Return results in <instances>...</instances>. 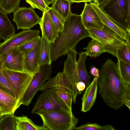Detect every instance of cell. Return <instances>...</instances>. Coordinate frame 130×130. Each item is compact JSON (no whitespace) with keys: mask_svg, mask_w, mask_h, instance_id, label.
Returning <instances> with one entry per match:
<instances>
[{"mask_svg":"<svg viewBox=\"0 0 130 130\" xmlns=\"http://www.w3.org/2000/svg\"><path fill=\"white\" fill-rule=\"evenodd\" d=\"M97 83L100 95L110 108L118 110L123 105L124 100L130 98V84L123 82L117 64L111 59L102 66Z\"/></svg>","mask_w":130,"mask_h":130,"instance_id":"1","label":"cell"},{"mask_svg":"<svg viewBox=\"0 0 130 130\" xmlns=\"http://www.w3.org/2000/svg\"><path fill=\"white\" fill-rule=\"evenodd\" d=\"M88 37V33L83 24L80 15L71 12L64 21L63 31L59 33L54 42L51 43L52 62L67 54L69 51L75 48L80 40Z\"/></svg>","mask_w":130,"mask_h":130,"instance_id":"2","label":"cell"},{"mask_svg":"<svg viewBox=\"0 0 130 130\" xmlns=\"http://www.w3.org/2000/svg\"><path fill=\"white\" fill-rule=\"evenodd\" d=\"M36 114L40 117L43 125L48 130H73L78 121L70 112L40 111Z\"/></svg>","mask_w":130,"mask_h":130,"instance_id":"3","label":"cell"},{"mask_svg":"<svg viewBox=\"0 0 130 130\" xmlns=\"http://www.w3.org/2000/svg\"><path fill=\"white\" fill-rule=\"evenodd\" d=\"M100 8L115 23L130 32V0H109Z\"/></svg>","mask_w":130,"mask_h":130,"instance_id":"4","label":"cell"},{"mask_svg":"<svg viewBox=\"0 0 130 130\" xmlns=\"http://www.w3.org/2000/svg\"><path fill=\"white\" fill-rule=\"evenodd\" d=\"M89 37L98 41L103 46L106 52L116 57V50L126 41L115 31L104 25L100 30H87Z\"/></svg>","mask_w":130,"mask_h":130,"instance_id":"5","label":"cell"},{"mask_svg":"<svg viewBox=\"0 0 130 130\" xmlns=\"http://www.w3.org/2000/svg\"><path fill=\"white\" fill-rule=\"evenodd\" d=\"M40 111H62L71 112L66 104L60 98L54 88L46 90L38 97L31 112Z\"/></svg>","mask_w":130,"mask_h":130,"instance_id":"6","label":"cell"},{"mask_svg":"<svg viewBox=\"0 0 130 130\" xmlns=\"http://www.w3.org/2000/svg\"><path fill=\"white\" fill-rule=\"evenodd\" d=\"M52 72L51 64H44L40 66L39 71L34 75L28 87L19 102L20 106L22 104L28 106L30 104L36 93L50 78Z\"/></svg>","mask_w":130,"mask_h":130,"instance_id":"7","label":"cell"},{"mask_svg":"<svg viewBox=\"0 0 130 130\" xmlns=\"http://www.w3.org/2000/svg\"><path fill=\"white\" fill-rule=\"evenodd\" d=\"M4 75L14 90L18 103L31 83L33 76L25 72L3 70Z\"/></svg>","mask_w":130,"mask_h":130,"instance_id":"8","label":"cell"},{"mask_svg":"<svg viewBox=\"0 0 130 130\" xmlns=\"http://www.w3.org/2000/svg\"><path fill=\"white\" fill-rule=\"evenodd\" d=\"M78 53L75 48L69 52L67 58L64 62L62 72L71 86L74 104L76 102L77 95L79 94L76 87L77 83L80 82L77 67L76 57Z\"/></svg>","mask_w":130,"mask_h":130,"instance_id":"9","label":"cell"},{"mask_svg":"<svg viewBox=\"0 0 130 130\" xmlns=\"http://www.w3.org/2000/svg\"><path fill=\"white\" fill-rule=\"evenodd\" d=\"M13 21L17 25V29H30L41 21L40 18L31 7H19L13 12Z\"/></svg>","mask_w":130,"mask_h":130,"instance_id":"10","label":"cell"},{"mask_svg":"<svg viewBox=\"0 0 130 130\" xmlns=\"http://www.w3.org/2000/svg\"><path fill=\"white\" fill-rule=\"evenodd\" d=\"M40 33L39 30L29 29L23 30L19 33L14 34L0 44V55L37 37L40 36Z\"/></svg>","mask_w":130,"mask_h":130,"instance_id":"11","label":"cell"},{"mask_svg":"<svg viewBox=\"0 0 130 130\" xmlns=\"http://www.w3.org/2000/svg\"><path fill=\"white\" fill-rule=\"evenodd\" d=\"M1 56L0 69L24 72V56L18 47L10 50Z\"/></svg>","mask_w":130,"mask_h":130,"instance_id":"12","label":"cell"},{"mask_svg":"<svg viewBox=\"0 0 130 130\" xmlns=\"http://www.w3.org/2000/svg\"><path fill=\"white\" fill-rule=\"evenodd\" d=\"M80 15L83 24L87 30H100L103 27L104 24L90 3H85L84 8Z\"/></svg>","mask_w":130,"mask_h":130,"instance_id":"13","label":"cell"},{"mask_svg":"<svg viewBox=\"0 0 130 130\" xmlns=\"http://www.w3.org/2000/svg\"><path fill=\"white\" fill-rule=\"evenodd\" d=\"M41 41L24 57V70L25 72L34 76L39 70Z\"/></svg>","mask_w":130,"mask_h":130,"instance_id":"14","label":"cell"},{"mask_svg":"<svg viewBox=\"0 0 130 130\" xmlns=\"http://www.w3.org/2000/svg\"><path fill=\"white\" fill-rule=\"evenodd\" d=\"M98 78L94 77L93 80L87 87L81 99V111L86 112L90 110L94 105L96 97Z\"/></svg>","mask_w":130,"mask_h":130,"instance_id":"15","label":"cell"},{"mask_svg":"<svg viewBox=\"0 0 130 130\" xmlns=\"http://www.w3.org/2000/svg\"><path fill=\"white\" fill-rule=\"evenodd\" d=\"M41 19L39 24L42 36L51 43H54L58 37L59 32L53 24L47 11L43 12Z\"/></svg>","mask_w":130,"mask_h":130,"instance_id":"16","label":"cell"},{"mask_svg":"<svg viewBox=\"0 0 130 130\" xmlns=\"http://www.w3.org/2000/svg\"><path fill=\"white\" fill-rule=\"evenodd\" d=\"M89 3L104 25L115 31L125 41L127 35V32L113 21L98 5L92 2Z\"/></svg>","mask_w":130,"mask_h":130,"instance_id":"17","label":"cell"},{"mask_svg":"<svg viewBox=\"0 0 130 130\" xmlns=\"http://www.w3.org/2000/svg\"><path fill=\"white\" fill-rule=\"evenodd\" d=\"M0 105L3 115L14 114L20 107L16 98L0 89Z\"/></svg>","mask_w":130,"mask_h":130,"instance_id":"18","label":"cell"},{"mask_svg":"<svg viewBox=\"0 0 130 130\" xmlns=\"http://www.w3.org/2000/svg\"><path fill=\"white\" fill-rule=\"evenodd\" d=\"M47 80L40 87L39 91H44L52 88L61 87L68 89L72 95L71 86L63 72H59L55 77L50 78Z\"/></svg>","mask_w":130,"mask_h":130,"instance_id":"19","label":"cell"},{"mask_svg":"<svg viewBox=\"0 0 130 130\" xmlns=\"http://www.w3.org/2000/svg\"><path fill=\"white\" fill-rule=\"evenodd\" d=\"M15 28L7 14L0 8V39L5 41L15 34Z\"/></svg>","mask_w":130,"mask_h":130,"instance_id":"20","label":"cell"},{"mask_svg":"<svg viewBox=\"0 0 130 130\" xmlns=\"http://www.w3.org/2000/svg\"><path fill=\"white\" fill-rule=\"evenodd\" d=\"M78 59L77 61V67L80 81L84 82L86 87L90 84L91 78L86 69L85 63L87 56L85 52H82L79 54Z\"/></svg>","mask_w":130,"mask_h":130,"instance_id":"21","label":"cell"},{"mask_svg":"<svg viewBox=\"0 0 130 130\" xmlns=\"http://www.w3.org/2000/svg\"><path fill=\"white\" fill-rule=\"evenodd\" d=\"M15 119L16 130H48L43 125H37L26 116H16Z\"/></svg>","mask_w":130,"mask_h":130,"instance_id":"22","label":"cell"},{"mask_svg":"<svg viewBox=\"0 0 130 130\" xmlns=\"http://www.w3.org/2000/svg\"><path fill=\"white\" fill-rule=\"evenodd\" d=\"M51 43L42 36L40 55V66L44 64H51Z\"/></svg>","mask_w":130,"mask_h":130,"instance_id":"23","label":"cell"},{"mask_svg":"<svg viewBox=\"0 0 130 130\" xmlns=\"http://www.w3.org/2000/svg\"><path fill=\"white\" fill-rule=\"evenodd\" d=\"M72 4L67 0H56L51 7L65 20L71 12V6Z\"/></svg>","mask_w":130,"mask_h":130,"instance_id":"24","label":"cell"},{"mask_svg":"<svg viewBox=\"0 0 130 130\" xmlns=\"http://www.w3.org/2000/svg\"><path fill=\"white\" fill-rule=\"evenodd\" d=\"M86 50L85 53L87 56L96 58L102 53L106 52L103 46L98 41L92 39L87 47L84 48Z\"/></svg>","mask_w":130,"mask_h":130,"instance_id":"25","label":"cell"},{"mask_svg":"<svg viewBox=\"0 0 130 130\" xmlns=\"http://www.w3.org/2000/svg\"><path fill=\"white\" fill-rule=\"evenodd\" d=\"M4 116L0 118V130H16V116L14 114Z\"/></svg>","mask_w":130,"mask_h":130,"instance_id":"26","label":"cell"},{"mask_svg":"<svg viewBox=\"0 0 130 130\" xmlns=\"http://www.w3.org/2000/svg\"><path fill=\"white\" fill-rule=\"evenodd\" d=\"M47 11L53 24L58 32L59 33L61 32L64 28V19L51 7H49Z\"/></svg>","mask_w":130,"mask_h":130,"instance_id":"27","label":"cell"},{"mask_svg":"<svg viewBox=\"0 0 130 130\" xmlns=\"http://www.w3.org/2000/svg\"><path fill=\"white\" fill-rule=\"evenodd\" d=\"M117 59V64L122 80L125 83L130 84V64Z\"/></svg>","mask_w":130,"mask_h":130,"instance_id":"28","label":"cell"},{"mask_svg":"<svg viewBox=\"0 0 130 130\" xmlns=\"http://www.w3.org/2000/svg\"><path fill=\"white\" fill-rule=\"evenodd\" d=\"M54 88L59 96L67 105L70 111L72 112V105L73 98L71 93L64 87H58Z\"/></svg>","mask_w":130,"mask_h":130,"instance_id":"29","label":"cell"},{"mask_svg":"<svg viewBox=\"0 0 130 130\" xmlns=\"http://www.w3.org/2000/svg\"><path fill=\"white\" fill-rule=\"evenodd\" d=\"M21 0H0V8L7 14L16 10L19 7Z\"/></svg>","mask_w":130,"mask_h":130,"instance_id":"30","label":"cell"},{"mask_svg":"<svg viewBox=\"0 0 130 130\" xmlns=\"http://www.w3.org/2000/svg\"><path fill=\"white\" fill-rule=\"evenodd\" d=\"M116 57L130 64V46L125 43L119 46L116 50Z\"/></svg>","mask_w":130,"mask_h":130,"instance_id":"31","label":"cell"},{"mask_svg":"<svg viewBox=\"0 0 130 130\" xmlns=\"http://www.w3.org/2000/svg\"><path fill=\"white\" fill-rule=\"evenodd\" d=\"M73 130H115L116 129L110 124L101 126L96 123H87L78 127L75 126Z\"/></svg>","mask_w":130,"mask_h":130,"instance_id":"32","label":"cell"},{"mask_svg":"<svg viewBox=\"0 0 130 130\" xmlns=\"http://www.w3.org/2000/svg\"><path fill=\"white\" fill-rule=\"evenodd\" d=\"M41 38L39 36L37 38L27 41L18 47L25 57L38 45L41 42Z\"/></svg>","mask_w":130,"mask_h":130,"instance_id":"33","label":"cell"},{"mask_svg":"<svg viewBox=\"0 0 130 130\" xmlns=\"http://www.w3.org/2000/svg\"><path fill=\"white\" fill-rule=\"evenodd\" d=\"M0 89L16 98L15 92L5 76L3 70L0 69Z\"/></svg>","mask_w":130,"mask_h":130,"instance_id":"34","label":"cell"},{"mask_svg":"<svg viewBox=\"0 0 130 130\" xmlns=\"http://www.w3.org/2000/svg\"><path fill=\"white\" fill-rule=\"evenodd\" d=\"M26 1L34 9H39L43 12L47 11L49 7L43 0H26Z\"/></svg>","mask_w":130,"mask_h":130,"instance_id":"35","label":"cell"},{"mask_svg":"<svg viewBox=\"0 0 130 130\" xmlns=\"http://www.w3.org/2000/svg\"><path fill=\"white\" fill-rule=\"evenodd\" d=\"M89 73L92 76L98 77L99 76V70L94 66H92L90 67Z\"/></svg>","mask_w":130,"mask_h":130,"instance_id":"36","label":"cell"},{"mask_svg":"<svg viewBox=\"0 0 130 130\" xmlns=\"http://www.w3.org/2000/svg\"><path fill=\"white\" fill-rule=\"evenodd\" d=\"M76 87L79 93V94H80L86 88V86L84 82L80 81L76 84Z\"/></svg>","mask_w":130,"mask_h":130,"instance_id":"37","label":"cell"},{"mask_svg":"<svg viewBox=\"0 0 130 130\" xmlns=\"http://www.w3.org/2000/svg\"><path fill=\"white\" fill-rule=\"evenodd\" d=\"M109 0H93V3L100 8Z\"/></svg>","mask_w":130,"mask_h":130,"instance_id":"38","label":"cell"},{"mask_svg":"<svg viewBox=\"0 0 130 130\" xmlns=\"http://www.w3.org/2000/svg\"><path fill=\"white\" fill-rule=\"evenodd\" d=\"M72 3H88L90 2L93 1V0H67Z\"/></svg>","mask_w":130,"mask_h":130,"instance_id":"39","label":"cell"},{"mask_svg":"<svg viewBox=\"0 0 130 130\" xmlns=\"http://www.w3.org/2000/svg\"><path fill=\"white\" fill-rule=\"evenodd\" d=\"M123 103V105H124L130 109V98H127L124 100Z\"/></svg>","mask_w":130,"mask_h":130,"instance_id":"40","label":"cell"},{"mask_svg":"<svg viewBox=\"0 0 130 130\" xmlns=\"http://www.w3.org/2000/svg\"><path fill=\"white\" fill-rule=\"evenodd\" d=\"M46 5L48 6L51 4L53 5L55 2L56 0H43Z\"/></svg>","mask_w":130,"mask_h":130,"instance_id":"41","label":"cell"},{"mask_svg":"<svg viewBox=\"0 0 130 130\" xmlns=\"http://www.w3.org/2000/svg\"><path fill=\"white\" fill-rule=\"evenodd\" d=\"M127 33V36L125 40L126 43L130 46V32Z\"/></svg>","mask_w":130,"mask_h":130,"instance_id":"42","label":"cell"},{"mask_svg":"<svg viewBox=\"0 0 130 130\" xmlns=\"http://www.w3.org/2000/svg\"><path fill=\"white\" fill-rule=\"evenodd\" d=\"M4 115H3L1 111L0 110V118H1L2 117H3Z\"/></svg>","mask_w":130,"mask_h":130,"instance_id":"43","label":"cell"},{"mask_svg":"<svg viewBox=\"0 0 130 130\" xmlns=\"http://www.w3.org/2000/svg\"><path fill=\"white\" fill-rule=\"evenodd\" d=\"M1 56L0 55V62H1Z\"/></svg>","mask_w":130,"mask_h":130,"instance_id":"44","label":"cell"},{"mask_svg":"<svg viewBox=\"0 0 130 130\" xmlns=\"http://www.w3.org/2000/svg\"><path fill=\"white\" fill-rule=\"evenodd\" d=\"M0 110H1V108L0 105Z\"/></svg>","mask_w":130,"mask_h":130,"instance_id":"45","label":"cell"}]
</instances>
